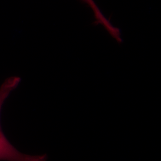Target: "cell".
Returning <instances> with one entry per match:
<instances>
[{
    "instance_id": "obj_1",
    "label": "cell",
    "mask_w": 161,
    "mask_h": 161,
    "mask_svg": "<svg viewBox=\"0 0 161 161\" xmlns=\"http://www.w3.org/2000/svg\"><path fill=\"white\" fill-rule=\"evenodd\" d=\"M20 78L12 76L7 79L0 87V113L3 104L9 94L19 84ZM46 155H28L18 151L7 139L0 124V161H46Z\"/></svg>"
},
{
    "instance_id": "obj_2",
    "label": "cell",
    "mask_w": 161,
    "mask_h": 161,
    "mask_svg": "<svg viewBox=\"0 0 161 161\" xmlns=\"http://www.w3.org/2000/svg\"><path fill=\"white\" fill-rule=\"evenodd\" d=\"M83 1L85 3H86L92 10L97 24L102 25V26L108 32H112L114 29V25L104 16L102 12H101V10L99 9L98 6L95 3L94 1V0H83Z\"/></svg>"
}]
</instances>
